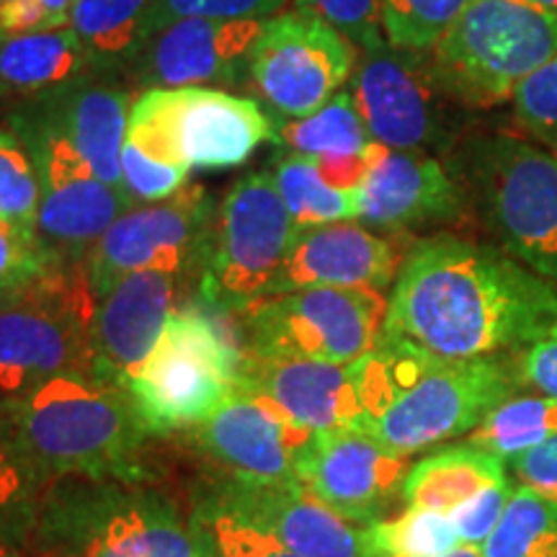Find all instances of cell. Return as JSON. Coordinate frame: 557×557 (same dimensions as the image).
<instances>
[{"mask_svg": "<svg viewBox=\"0 0 557 557\" xmlns=\"http://www.w3.org/2000/svg\"><path fill=\"white\" fill-rule=\"evenodd\" d=\"M259 18H184L152 34L127 78L145 88H189L248 81Z\"/></svg>", "mask_w": 557, "mask_h": 557, "instance_id": "e0dca14e", "label": "cell"}, {"mask_svg": "<svg viewBox=\"0 0 557 557\" xmlns=\"http://www.w3.org/2000/svg\"><path fill=\"white\" fill-rule=\"evenodd\" d=\"M41 181L32 150L11 127H0V218L37 233Z\"/></svg>", "mask_w": 557, "mask_h": 557, "instance_id": "e575fe53", "label": "cell"}, {"mask_svg": "<svg viewBox=\"0 0 557 557\" xmlns=\"http://www.w3.org/2000/svg\"><path fill=\"white\" fill-rule=\"evenodd\" d=\"M189 434L209 462L248 485L297 483L299 462L315 436L274 400L238 385Z\"/></svg>", "mask_w": 557, "mask_h": 557, "instance_id": "9a60e30c", "label": "cell"}, {"mask_svg": "<svg viewBox=\"0 0 557 557\" xmlns=\"http://www.w3.org/2000/svg\"><path fill=\"white\" fill-rule=\"evenodd\" d=\"M403 256L406 250H400L398 243L359 222L297 230L271 295L308 287L385 292L398 276Z\"/></svg>", "mask_w": 557, "mask_h": 557, "instance_id": "44dd1931", "label": "cell"}, {"mask_svg": "<svg viewBox=\"0 0 557 557\" xmlns=\"http://www.w3.org/2000/svg\"><path fill=\"white\" fill-rule=\"evenodd\" d=\"M513 483H517V480L511 475L498 480V483L483 487L478 496L465 500L462 506H457L455 511L449 513L451 524H455L462 545L483 547V542L491 537V532L498 527L500 517H504L508 498H511Z\"/></svg>", "mask_w": 557, "mask_h": 557, "instance_id": "60d3db41", "label": "cell"}, {"mask_svg": "<svg viewBox=\"0 0 557 557\" xmlns=\"http://www.w3.org/2000/svg\"><path fill=\"white\" fill-rule=\"evenodd\" d=\"M178 150L189 169H238L271 139V114L250 96L220 88H165Z\"/></svg>", "mask_w": 557, "mask_h": 557, "instance_id": "7402d4cb", "label": "cell"}, {"mask_svg": "<svg viewBox=\"0 0 557 557\" xmlns=\"http://www.w3.org/2000/svg\"><path fill=\"white\" fill-rule=\"evenodd\" d=\"M508 470L513 472L517 483L529 485L540 496L557 504V436L511 459Z\"/></svg>", "mask_w": 557, "mask_h": 557, "instance_id": "f6af8a7d", "label": "cell"}, {"mask_svg": "<svg viewBox=\"0 0 557 557\" xmlns=\"http://www.w3.org/2000/svg\"><path fill=\"white\" fill-rule=\"evenodd\" d=\"M238 387L274 400L299 426L312 434L354 429L361 410L351 364H325L310 359H263L243 351Z\"/></svg>", "mask_w": 557, "mask_h": 557, "instance_id": "cb8c5ba5", "label": "cell"}, {"mask_svg": "<svg viewBox=\"0 0 557 557\" xmlns=\"http://www.w3.org/2000/svg\"><path fill=\"white\" fill-rule=\"evenodd\" d=\"M96 305L83 267L54 269L21 292L0 312V395L16 398L60 374H88Z\"/></svg>", "mask_w": 557, "mask_h": 557, "instance_id": "9c48e42d", "label": "cell"}, {"mask_svg": "<svg viewBox=\"0 0 557 557\" xmlns=\"http://www.w3.org/2000/svg\"><path fill=\"white\" fill-rule=\"evenodd\" d=\"M444 557H483V549L472 547V545H459L457 549H451V553Z\"/></svg>", "mask_w": 557, "mask_h": 557, "instance_id": "681fc988", "label": "cell"}, {"mask_svg": "<svg viewBox=\"0 0 557 557\" xmlns=\"http://www.w3.org/2000/svg\"><path fill=\"white\" fill-rule=\"evenodd\" d=\"M470 214L462 184L442 158L423 150H393L359 191L361 225L382 235L455 225Z\"/></svg>", "mask_w": 557, "mask_h": 557, "instance_id": "ac0fdd59", "label": "cell"}, {"mask_svg": "<svg viewBox=\"0 0 557 557\" xmlns=\"http://www.w3.org/2000/svg\"><path fill=\"white\" fill-rule=\"evenodd\" d=\"M468 3L470 0H380L387 45L429 52Z\"/></svg>", "mask_w": 557, "mask_h": 557, "instance_id": "836d02e7", "label": "cell"}, {"mask_svg": "<svg viewBox=\"0 0 557 557\" xmlns=\"http://www.w3.org/2000/svg\"><path fill=\"white\" fill-rule=\"evenodd\" d=\"M0 557H21L18 549H13L11 545H5L3 540H0Z\"/></svg>", "mask_w": 557, "mask_h": 557, "instance_id": "f907efd6", "label": "cell"}, {"mask_svg": "<svg viewBox=\"0 0 557 557\" xmlns=\"http://www.w3.org/2000/svg\"><path fill=\"white\" fill-rule=\"evenodd\" d=\"M86 73V52L70 24L39 34H0V99L34 101Z\"/></svg>", "mask_w": 557, "mask_h": 557, "instance_id": "d4e9b609", "label": "cell"}, {"mask_svg": "<svg viewBox=\"0 0 557 557\" xmlns=\"http://www.w3.org/2000/svg\"><path fill=\"white\" fill-rule=\"evenodd\" d=\"M287 0H152V34L184 18H269Z\"/></svg>", "mask_w": 557, "mask_h": 557, "instance_id": "ab89813d", "label": "cell"}, {"mask_svg": "<svg viewBox=\"0 0 557 557\" xmlns=\"http://www.w3.org/2000/svg\"><path fill=\"white\" fill-rule=\"evenodd\" d=\"M297 11L329 21L331 26L357 45L359 52H372L387 45L382 32L380 0H292Z\"/></svg>", "mask_w": 557, "mask_h": 557, "instance_id": "f35d334b", "label": "cell"}, {"mask_svg": "<svg viewBox=\"0 0 557 557\" xmlns=\"http://www.w3.org/2000/svg\"><path fill=\"white\" fill-rule=\"evenodd\" d=\"M41 3H45L47 9H52L54 13H60V16H67L70 18V9H73V0H41Z\"/></svg>", "mask_w": 557, "mask_h": 557, "instance_id": "c3c4849f", "label": "cell"}, {"mask_svg": "<svg viewBox=\"0 0 557 557\" xmlns=\"http://www.w3.org/2000/svg\"><path fill=\"white\" fill-rule=\"evenodd\" d=\"M26 287H0V312H3L9 305L16 302V299L21 297V292H24Z\"/></svg>", "mask_w": 557, "mask_h": 557, "instance_id": "7dc6e473", "label": "cell"}, {"mask_svg": "<svg viewBox=\"0 0 557 557\" xmlns=\"http://www.w3.org/2000/svg\"><path fill=\"white\" fill-rule=\"evenodd\" d=\"M348 90L374 143L393 150L449 156L468 132L462 120L472 111L444 94L426 52L393 45L359 52Z\"/></svg>", "mask_w": 557, "mask_h": 557, "instance_id": "8fae6325", "label": "cell"}, {"mask_svg": "<svg viewBox=\"0 0 557 557\" xmlns=\"http://www.w3.org/2000/svg\"><path fill=\"white\" fill-rule=\"evenodd\" d=\"M271 176L297 230L359 220V194L325 184L310 156L289 152L276 158Z\"/></svg>", "mask_w": 557, "mask_h": 557, "instance_id": "f546056e", "label": "cell"}, {"mask_svg": "<svg viewBox=\"0 0 557 557\" xmlns=\"http://www.w3.org/2000/svg\"><path fill=\"white\" fill-rule=\"evenodd\" d=\"M70 18L41 0H0V34H39L67 26Z\"/></svg>", "mask_w": 557, "mask_h": 557, "instance_id": "bcb514c9", "label": "cell"}, {"mask_svg": "<svg viewBox=\"0 0 557 557\" xmlns=\"http://www.w3.org/2000/svg\"><path fill=\"white\" fill-rule=\"evenodd\" d=\"M364 431L403 457L472 434L513 395L524 393L517 354L444 359L382 338L351 364Z\"/></svg>", "mask_w": 557, "mask_h": 557, "instance_id": "7a4b0ae2", "label": "cell"}, {"mask_svg": "<svg viewBox=\"0 0 557 557\" xmlns=\"http://www.w3.org/2000/svg\"><path fill=\"white\" fill-rule=\"evenodd\" d=\"M60 269L37 233L0 218V287H29Z\"/></svg>", "mask_w": 557, "mask_h": 557, "instance_id": "74e56055", "label": "cell"}, {"mask_svg": "<svg viewBox=\"0 0 557 557\" xmlns=\"http://www.w3.org/2000/svg\"><path fill=\"white\" fill-rule=\"evenodd\" d=\"M408 470V457L364 431L331 429L312 436L299 462L297 483L341 517L369 527L385 519L387 508L400 500Z\"/></svg>", "mask_w": 557, "mask_h": 557, "instance_id": "2e32d148", "label": "cell"}, {"mask_svg": "<svg viewBox=\"0 0 557 557\" xmlns=\"http://www.w3.org/2000/svg\"><path fill=\"white\" fill-rule=\"evenodd\" d=\"M480 549L483 557H557V504L513 483L504 517Z\"/></svg>", "mask_w": 557, "mask_h": 557, "instance_id": "1f68e13d", "label": "cell"}, {"mask_svg": "<svg viewBox=\"0 0 557 557\" xmlns=\"http://www.w3.org/2000/svg\"><path fill=\"white\" fill-rule=\"evenodd\" d=\"M152 0H73L70 29L81 39L90 73L120 78L145 50Z\"/></svg>", "mask_w": 557, "mask_h": 557, "instance_id": "4316f807", "label": "cell"}, {"mask_svg": "<svg viewBox=\"0 0 557 557\" xmlns=\"http://www.w3.org/2000/svg\"><path fill=\"white\" fill-rule=\"evenodd\" d=\"M297 227L271 171L235 181L222 199L201 267V297L214 310L240 315L271 295Z\"/></svg>", "mask_w": 557, "mask_h": 557, "instance_id": "30bf717a", "label": "cell"}, {"mask_svg": "<svg viewBox=\"0 0 557 557\" xmlns=\"http://www.w3.org/2000/svg\"><path fill=\"white\" fill-rule=\"evenodd\" d=\"M447 158L491 240L557 292V152L524 132L483 129Z\"/></svg>", "mask_w": 557, "mask_h": 557, "instance_id": "277c9868", "label": "cell"}, {"mask_svg": "<svg viewBox=\"0 0 557 557\" xmlns=\"http://www.w3.org/2000/svg\"><path fill=\"white\" fill-rule=\"evenodd\" d=\"M508 478V465L472 442L438 447L410 465L400 500L406 508L451 513L487 485Z\"/></svg>", "mask_w": 557, "mask_h": 557, "instance_id": "484cf974", "label": "cell"}, {"mask_svg": "<svg viewBox=\"0 0 557 557\" xmlns=\"http://www.w3.org/2000/svg\"><path fill=\"white\" fill-rule=\"evenodd\" d=\"M240 359L218 320L191 308L176 310L124 393L148 436L181 434L205 423L230 398Z\"/></svg>", "mask_w": 557, "mask_h": 557, "instance_id": "52a82bcc", "label": "cell"}, {"mask_svg": "<svg viewBox=\"0 0 557 557\" xmlns=\"http://www.w3.org/2000/svg\"><path fill=\"white\" fill-rule=\"evenodd\" d=\"M246 354L354 364L385 333L387 297L377 289L308 287L263 297L240 312Z\"/></svg>", "mask_w": 557, "mask_h": 557, "instance_id": "ba28073f", "label": "cell"}, {"mask_svg": "<svg viewBox=\"0 0 557 557\" xmlns=\"http://www.w3.org/2000/svg\"><path fill=\"white\" fill-rule=\"evenodd\" d=\"M545 145H547V148H553V150L557 152V135H555V137H549V139H545Z\"/></svg>", "mask_w": 557, "mask_h": 557, "instance_id": "f5cc1de1", "label": "cell"}, {"mask_svg": "<svg viewBox=\"0 0 557 557\" xmlns=\"http://www.w3.org/2000/svg\"><path fill=\"white\" fill-rule=\"evenodd\" d=\"M511 114L517 129L524 135L545 139L557 135V54L519 83L511 96Z\"/></svg>", "mask_w": 557, "mask_h": 557, "instance_id": "8d00e7d4", "label": "cell"}, {"mask_svg": "<svg viewBox=\"0 0 557 557\" xmlns=\"http://www.w3.org/2000/svg\"><path fill=\"white\" fill-rule=\"evenodd\" d=\"M369 540L377 557H444L462 545L449 513L426 508H406L398 517L374 521Z\"/></svg>", "mask_w": 557, "mask_h": 557, "instance_id": "d6a6232c", "label": "cell"}, {"mask_svg": "<svg viewBox=\"0 0 557 557\" xmlns=\"http://www.w3.org/2000/svg\"><path fill=\"white\" fill-rule=\"evenodd\" d=\"M21 557H212L197 508L148 472L45 485Z\"/></svg>", "mask_w": 557, "mask_h": 557, "instance_id": "3957f363", "label": "cell"}, {"mask_svg": "<svg viewBox=\"0 0 557 557\" xmlns=\"http://www.w3.org/2000/svg\"><path fill=\"white\" fill-rule=\"evenodd\" d=\"M178 276L163 271H135L124 276L96 305L90 325V369L94 380L124 389L145 364L176 312Z\"/></svg>", "mask_w": 557, "mask_h": 557, "instance_id": "ffe728a7", "label": "cell"}, {"mask_svg": "<svg viewBox=\"0 0 557 557\" xmlns=\"http://www.w3.org/2000/svg\"><path fill=\"white\" fill-rule=\"evenodd\" d=\"M387 145L369 143L357 152H346V156H320L312 158L315 169L323 181L338 191H354L359 194L364 189V184L372 176V171L377 169V163L385 156Z\"/></svg>", "mask_w": 557, "mask_h": 557, "instance_id": "7bdbcfd3", "label": "cell"}, {"mask_svg": "<svg viewBox=\"0 0 557 557\" xmlns=\"http://www.w3.org/2000/svg\"><path fill=\"white\" fill-rule=\"evenodd\" d=\"M197 511L212 557H302L284 547L263 529L253 527L227 508H220L212 500L199 504Z\"/></svg>", "mask_w": 557, "mask_h": 557, "instance_id": "d590c367", "label": "cell"}, {"mask_svg": "<svg viewBox=\"0 0 557 557\" xmlns=\"http://www.w3.org/2000/svg\"><path fill=\"white\" fill-rule=\"evenodd\" d=\"M557 436V398L547 395H513L493 410L468 442L478 444L508 465L524 451Z\"/></svg>", "mask_w": 557, "mask_h": 557, "instance_id": "4dcf8cb0", "label": "cell"}, {"mask_svg": "<svg viewBox=\"0 0 557 557\" xmlns=\"http://www.w3.org/2000/svg\"><path fill=\"white\" fill-rule=\"evenodd\" d=\"M21 444L39 478L143 472L148 431L127 393L88 374H60L9 398Z\"/></svg>", "mask_w": 557, "mask_h": 557, "instance_id": "5b68a950", "label": "cell"}, {"mask_svg": "<svg viewBox=\"0 0 557 557\" xmlns=\"http://www.w3.org/2000/svg\"><path fill=\"white\" fill-rule=\"evenodd\" d=\"M45 480L21 444L9 398L0 395V540L18 555L29 545Z\"/></svg>", "mask_w": 557, "mask_h": 557, "instance_id": "83f0119b", "label": "cell"}, {"mask_svg": "<svg viewBox=\"0 0 557 557\" xmlns=\"http://www.w3.org/2000/svg\"><path fill=\"white\" fill-rule=\"evenodd\" d=\"M214 222V201L199 184H184L169 199L132 207L90 246L81 263L96 302L135 271L181 276L199 263L205 267Z\"/></svg>", "mask_w": 557, "mask_h": 557, "instance_id": "4fadbf2b", "label": "cell"}, {"mask_svg": "<svg viewBox=\"0 0 557 557\" xmlns=\"http://www.w3.org/2000/svg\"><path fill=\"white\" fill-rule=\"evenodd\" d=\"M189 178L186 169H169L152 160H145L135 150L124 145L122 148V186L135 199V205H150V201L169 199Z\"/></svg>", "mask_w": 557, "mask_h": 557, "instance_id": "b9f144b4", "label": "cell"}, {"mask_svg": "<svg viewBox=\"0 0 557 557\" xmlns=\"http://www.w3.org/2000/svg\"><path fill=\"white\" fill-rule=\"evenodd\" d=\"M269 114L271 143L289 152H299V156H346V152H357L372 143V135L361 120L348 86L308 116L289 120L274 111Z\"/></svg>", "mask_w": 557, "mask_h": 557, "instance_id": "f1b7e54d", "label": "cell"}, {"mask_svg": "<svg viewBox=\"0 0 557 557\" xmlns=\"http://www.w3.org/2000/svg\"><path fill=\"white\" fill-rule=\"evenodd\" d=\"M517 369L524 389L557 398V329L517 351Z\"/></svg>", "mask_w": 557, "mask_h": 557, "instance_id": "ee69618b", "label": "cell"}, {"mask_svg": "<svg viewBox=\"0 0 557 557\" xmlns=\"http://www.w3.org/2000/svg\"><path fill=\"white\" fill-rule=\"evenodd\" d=\"M534 3L545 5V9H547V11H553V13H557V0H534Z\"/></svg>", "mask_w": 557, "mask_h": 557, "instance_id": "816d5d0a", "label": "cell"}, {"mask_svg": "<svg viewBox=\"0 0 557 557\" xmlns=\"http://www.w3.org/2000/svg\"><path fill=\"white\" fill-rule=\"evenodd\" d=\"M438 86L459 107L491 111L557 54V13L534 0H470L426 52Z\"/></svg>", "mask_w": 557, "mask_h": 557, "instance_id": "8992f818", "label": "cell"}, {"mask_svg": "<svg viewBox=\"0 0 557 557\" xmlns=\"http://www.w3.org/2000/svg\"><path fill=\"white\" fill-rule=\"evenodd\" d=\"M359 50L329 21L305 11H284L263 21L250 52L248 83L269 111L308 116L351 81Z\"/></svg>", "mask_w": 557, "mask_h": 557, "instance_id": "5bb4252c", "label": "cell"}, {"mask_svg": "<svg viewBox=\"0 0 557 557\" xmlns=\"http://www.w3.org/2000/svg\"><path fill=\"white\" fill-rule=\"evenodd\" d=\"M207 500L238 513L302 557H377L369 527L341 517L302 483L248 485L230 480Z\"/></svg>", "mask_w": 557, "mask_h": 557, "instance_id": "d6986e66", "label": "cell"}, {"mask_svg": "<svg viewBox=\"0 0 557 557\" xmlns=\"http://www.w3.org/2000/svg\"><path fill=\"white\" fill-rule=\"evenodd\" d=\"M557 329V292L493 240L431 233L406 248L382 338L444 359L517 354Z\"/></svg>", "mask_w": 557, "mask_h": 557, "instance_id": "6da1fadb", "label": "cell"}, {"mask_svg": "<svg viewBox=\"0 0 557 557\" xmlns=\"http://www.w3.org/2000/svg\"><path fill=\"white\" fill-rule=\"evenodd\" d=\"M135 96L109 75L86 73L21 107L62 132L99 178L122 186V148ZM124 189V186H122Z\"/></svg>", "mask_w": 557, "mask_h": 557, "instance_id": "603a6c76", "label": "cell"}, {"mask_svg": "<svg viewBox=\"0 0 557 557\" xmlns=\"http://www.w3.org/2000/svg\"><path fill=\"white\" fill-rule=\"evenodd\" d=\"M11 129L32 150L39 171V240L60 267H81L90 246L135 207V199L99 178L62 132L24 107L11 114Z\"/></svg>", "mask_w": 557, "mask_h": 557, "instance_id": "7c38bea8", "label": "cell"}]
</instances>
